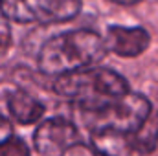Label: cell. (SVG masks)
Segmentation results:
<instances>
[{"mask_svg":"<svg viewBox=\"0 0 158 156\" xmlns=\"http://www.w3.org/2000/svg\"><path fill=\"white\" fill-rule=\"evenodd\" d=\"M107 53L105 39L90 30L59 33L46 40L39 53V68L46 76H66L94 68Z\"/></svg>","mask_w":158,"mask_h":156,"instance_id":"6da1fadb","label":"cell"},{"mask_svg":"<svg viewBox=\"0 0 158 156\" xmlns=\"http://www.w3.org/2000/svg\"><path fill=\"white\" fill-rule=\"evenodd\" d=\"M53 90L74 101L83 112H98L131 92L123 76L110 68L98 66L57 77Z\"/></svg>","mask_w":158,"mask_h":156,"instance_id":"7a4b0ae2","label":"cell"},{"mask_svg":"<svg viewBox=\"0 0 158 156\" xmlns=\"http://www.w3.org/2000/svg\"><path fill=\"white\" fill-rule=\"evenodd\" d=\"M151 116V103L142 94L129 92L98 112H85V121L92 132H116L134 136L147 117Z\"/></svg>","mask_w":158,"mask_h":156,"instance_id":"3957f363","label":"cell"},{"mask_svg":"<svg viewBox=\"0 0 158 156\" xmlns=\"http://www.w3.org/2000/svg\"><path fill=\"white\" fill-rule=\"evenodd\" d=\"M2 15L15 22H59L76 17L81 9L79 0H0Z\"/></svg>","mask_w":158,"mask_h":156,"instance_id":"277c9868","label":"cell"},{"mask_svg":"<svg viewBox=\"0 0 158 156\" xmlns=\"http://www.w3.org/2000/svg\"><path fill=\"white\" fill-rule=\"evenodd\" d=\"M33 143L42 156H64L70 147L81 143V140L72 121L63 117H52L37 127Z\"/></svg>","mask_w":158,"mask_h":156,"instance_id":"5b68a950","label":"cell"},{"mask_svg":"<svg viewBox=\"0 0 158 156\" xmlns=\"http://www.w3.org/2000/svg\"><path fill=\"white\" fill-rule=\"evenodd\" d=\"M151 42L149 33L143 28H121L110 26L105 37L107 50L121 57H136L147 50Z\"/></svg>","mask_w":158,"mask_h":156,"instance_id":"8992f818","label":"cell"},{"mask_svg":"<svg viewBox=\"0 0 158 156\" xmlns=\"http://www.w3.org/2000/svg\"><path fill=\"white\" fill-rule=\"evenodd\" d=\"M7 107L13 119H17L22 125H31L39 121L44 114V105L24 90H15L13 94H9Z\"/></svg>","mask_w":158,"mask_h":156,"instance_id":"52a82bcc","label":"cell"},{"mask_svg":"<svg viewBox=\"0 0 158 156\" xmlns=\"http://www.w3.org/2000/svg\"><path fill=\"white\" fill-rule=\"evenodd\" d=\"M92 145L98 156H132L138 154L131 136L116 132H92Z\"/></svg>","mask_w":158,"mask_h":156,"instance_id":"ba28073f","label":"cell"},{"mask_svg":"<svg viewBox=\"0 0 158 156\" xmlns=\"http://www.w3.org/2000/svg\"><path fill=\"white\" fill-rule=\"evenodd\" d=\"M0 156H31V153L24 140L9 136L7 140L0 142Z\"/></svg>","mask_w":158,"mask_h":156,"instance_id":"9c48e42d","label":"cell"},{"mask_svg":"<svg viewBox=\"0 0 158 156\" xmlns=\"http://www.w3.org/2000/svg\"><path fill=\"white\" fill-rule=\"evenodd\" d=\"M11 44V28L7 24V18L0 15V53L6 51Z\"/></svg>","mask_w":158,"mask_h":156,"instance_id":"30bf717a","label":"cell"},{"mask_svg":"<svg viewBox=\"0 0 158 156\" xmlns=\"http://www.w3.org/2000/svg\"><path fill=\"white\" fill-rule=\"evenodd\" d=\"M9 136H13V129H11V123H9L6 117L0 114V142L7 140Z\"/></svg>","mask_w":158,"mask_h":156,"instance_id":"8fae6325","label":"cell"},{"mask_svg":"<svg viewBox=\"0 0 158 156\" xmlns=\"http://www.w3.org/2000/svg\"><path fill=\"white\" fill-rule=\"evenodd\" d=\"M110 2L119 4V6H134V4H138V2H142V0H110Z\"/></svg>","mask_w":158,"mask_h":156,"instance_id":"7c38bea8","label":"cell"}]
</instances>
